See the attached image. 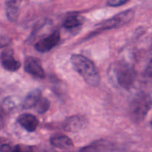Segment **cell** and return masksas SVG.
Listing matches in <instances>:
<instances>
[{
  "label": "cell",
  "mask_w": 152,
  "mask_h": 152,
  "mask_svg": "<svg viewBox=\"0 0 152 152\" xmlns=\"http://www.w3.org/2000/svg\"><path fill=\"white\" fill-rule=\"evenodd\" d=\"M71 62L75 71L88 84L94 87L99 86L100 76L93 62L80 54H73L71 57Z\"/></svg>",
  "instance_id": "cell-1"
},
{
  "label": "cell",
  "mask_w": 152,
  "mask_h": 152,
  "mask_svg": "<svg viewBox=\"0 0 152 152\" xmlns=\"http://www.w3.org/2000/svg\"><path fill=\"white\" fill-rule=\"evenodd\" d=\"M152 108V98L145 93L138 94L134 97L129 107V113L132 120L140 123L145 119Z\"/></svg>",
  "instance_id": "cell-2"
},
{
  "label": "cell",
  "mask_w": 152,
  "mask_h": 152,
  "mask_svg": "<svg viewBox=\"0 0 152 152\" xmlns=\"http://www.w3.org/2000/svg\"><path fill=\"white\" fill-rule=\"evenodd\" d=\"M134 15V11L131 9L121 12V13L115 15L114 17L99 23L97 25L98 29L100 31L113 29V28H121L131 22V20L133 19Z\"/></svg>",
  "instance_id": "cell-3"
},
{
  "label": "cell",
  "mask_w": 152,
  "mask_h": 152,
  "mask_svg": "<svg viewBox=\"0 0 152 152\" xmlns=\"http://www.w3.org/2000/svg\"><path fill=\"white\" fill-rule=\"evenodd\" d=\"M116 77L117 83L121 87L129 89L134 83L135 71L133 67L129 64L121 63L117 67Z\"/></svg>",
  "instance_id": "cell-4"
},
{
  "label": "cell",
  "mask_w": 152,
  "mask_h": 152,
  "mask_svg": "<svg viewBox=\"0 0 152 152\" xmlns=\"http://www.w3.org/2000/svg\"><path fill=\"white\" fill-rule=\"evenodd\" d=\"M60 41V34L58 31H54L50 35L39 40L35 44V49L39 52L45 53L56 47Z\"/></svg>",
  "instance_id": "cell-5"
},
{
  "label": "cell",
  "mask_w": 152,
  "mask_h": 152,
  "mask_svg": "<svg viewBox=\"0 0 152 152\" xmlns=\"http://www.w3.org/2000/svg\"><path fill=\"white\" fill-rule=\"evenodd\" d=\"M88 125L87 119L81 116H72L65 120L63 129L68 132H77L85 129Z\"/></svg>",
  "instance_id": "cell-6"
},
{
  "label": "cell",
  "mask_w": 152,
  "mask_h": 152,
  "mask_svg": "<svg viewBox=\"0 0 152 152\" xmlns=\"http://www.w3.org/2000/svg\"><path fill=\"white\" fill-rule=\"evenodd\" d=\"M25 70L27 73L38 78H44L45 74L42 67L41 63L37 59L34 57H28L24 64Z\"/></svg>",
  "instance_id": "cell-7"
},
{
  "label": "cell",
  "mask_w": 152,
  "mask_h": 152,
  "mask_svg": "<svg viewBox=\"0 0 152 152\" xmlns=\"http://www.w3.org/2000/svg\"><path fill=\"white\" fill-rule=\"evenodd\" d=\"M1 65L5 70L9 71H16L21 67V63L13 56L12 50H6L0 55Z\"/></svg>",
  "instance_id": "cell-8"
},
{
  "label": "cell",
  "mask_w": 152,
  "mask_h": 152,
  "mask_svg": "<svg viewBox=\"0 0 152 152\" xmlns=\"http://www.w3.org/2000/svg\"><path fill=\"white\" fill-rule=\"evenodd\" d=\"M17 122L25 130L30 132L36 131L39 125L38 119L33 114L27 113L19 115L17 118Z\"/></svg>",
  "instance_id": "cell-9"
},
{
  "label": "cell",
  "mask_w": 152,
  "mask_h": 152,
  "mask_svg": "<svg viewBox=\"0 0 152 152\" xmlns=\"http://www.w3.org/2000/svg\"><path fill=\"white\" fill-rule=\"evenodd\" d=\"M21 0H6L5 11L7 19L11 22L17 20L19 15Z\"/></svg>",
  "instance_id": "cell-10"
},
{
  "label": "cell",
  "mask_w": 152,
  "mask_h": 152,
  "mask_svg": "<svg viewBox=\"0 0 152 152\" xmlns=\"http://www.w3.org/2000/svg\"><path fill=\"white\" fill-rule=\"evenodd\" d=\"M50 143L59 149H70L74 146L72 140L65 135H56L50 138Z\"/></svg>",
  "instance_id": "cell-11"
},
{
  "label": "cell",
  "mask_w": 152,
  "mask_h": 152,
  "mask_svg": "<svg viewBox=\"0 0 152 152\" xmlns=\"http://www.w3.org/2000/svg\"><path fill=\"white\" fill-rule=\"evenodd\" d=\"M42 96L41 91L38 89L32 91L30 92L26 97L24 99L22 102V108L24 109H30V108H34L35 105L37 104V101L39 100L40 97Z\"/></svg>",
  "instance_id": "cell-12"
},
{
  "label": "cell",
  "mask_w": 152,
  "mask_h": 152,
  "mask_svg": "<svg viewBox=\"0 0 152 152\" xmlns=\"http://www.w3.org/2000/svg\"><path fill=\"white\" fill-rule=\"evenodd\" d=\"M83 18L80 16H70L65 19L63 22V26L66 29H74L83 25Z\"/></svg>",
  "instance_id": "cell-13"
},
{
  "label": "cell",
  "mask_w": 152,
  "mask_h": 152,
  "mask_svg": "<svg viewBox=\"0 0 152 152\" xmlns=\"http://www.w3.org/2000/svg\"><path fill=\"white\" fill-rule=\"evenodd\" d=\"M19 103L16 98L7 97L2 102V108L6 112H10L17 108Z\"/></svg>",
  "instance_id": "cell-14"
},
{
  "label": "cell",
  "mask_w": 152,
  "mask_h": 152,
  "mask_svg": "<svg viewBox=\"0 0 152 152\" xmlns=\"http://www.w3.org/2000/svg\"><path fill=\"white\" fill-rule=\"evenodd\" d=\"M49 107H50V102H49L48 99L42 96L39 99V100L37 101V104H36L34 108H35V110L39 114H42L45 113L48 110Z\"/></svg>",
  "instance_id": "cell-15"
},
{
  "label": "cell",
  "mask_w": 152,
  "mask_h": 152,
  "mask_svg": "<svg viewBox=\"0 0 152 152\" xmlns=\"http://www.w3.org/2000/svg\"><path fill=\"white\" fill-rule=\"evenodd\" d=\"M129 0H108L107 4L110 7H119L126 4Z\"/></svg>",
  "instance_id": "cell-16"
},
{
  "label": "cell",
  "mask_w": 152,
  "mask_h": 152,
  "mask_svg": "<svg viewBox=\"0 0 152 152\" xmlns=\"http://www.w3.org/2000/svg\"><path fill=\"white\" fill-rule=\"evenodd\" d=\"M145 75L148 77H152V55L149 59L146 68H145Z\"/></svg>",
  "instance_id": "cell-17"
},
{
  "label": "cell",
  "mask_w": 152,
  "mask_h": 152,
  "mask_svg": "<svg viewBox=\"0 0 152 152\" xmlns=\"http://www.w3.org/2000/svg\"><path fill=\"white\" fill-rule=\"evenodd\" d=\"M10 40L8 37L5 36H0V48L3 47H5L7 45H9Z\"/></svg>",
  "instance_id": "cell-18"
},
{
  "label": "cell",
  "mask_w": 152,
  "mask_h": 152,
  "mask_svg": "<svg viewBox=\"0 0 152 152\" xmlns=\"http://www.w3.org/2000/svg\"><path fill=\"white\" fill-rule=\"evenodd\" d=\"M11 150V148L9 145L5 144V145H2L0 147V151H9Z\"/></svg>",
  "instance_id": "cell-19"
},
{
  "label": "cell",
  "mask_w": 152,
  "mask_h": 152,
  "mask_svg": "<svg viewBox=\"0 0 152 152\" xmlns=\"http://www.w3.org/2000/svg\"><path fill=\"white\" fill-rule=\"evenodd\" d=\"M3 126H4V120H3L2 116L0 114V129L3 128Z\"/></svg>",
  "instance_id": "cell-20"
},
{
  "label": "cell",
  "mask_w": 152,
  "mask_h": 152,
  "mask_svg": "<svg viewBox=\"0 0 152 152\" xmlns=\"http://www.w3.org/2000/svg\"><path fill=\"white\" fill-rule=\"evenodd\" d=\"M151 127H152V120H151Z\"/></svg>",
  "instance_id": "cell-21"
}]
</instances>
